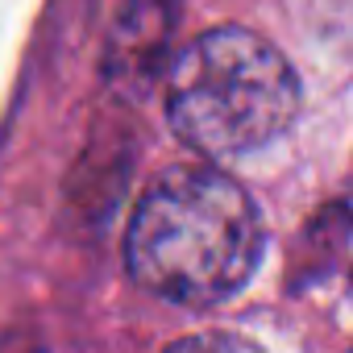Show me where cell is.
Returning a JSON list of instances; mask_svg holds the SVG:
<instances>
[{"instance_id": "1", "label": "cell", "mask_w": 353, "mask_h": 353, "mask_svg": "<svg viewBox=\"0 0 353 353\" xmlns=\"http://www.w3.org/2000/svg\"><path fill=\"white\" fill-rule=\"evenodd\" d=\"M262 254V221L237 179L170 166L145 188L125 233L129 274L158 299L208 307L241 291Z\"/></svg>"}, {"instance_id": "2", "label": "cell", "mask_w": 353, "mask_h": 353, "mask_svg": "<svg viewBox=\"0 0 353 353\" xmlns=\"http://www.w3.org/2000/svg\"><path fill=\"white\" fill-rule=\"evenodd\" d=\"M295 112V71L266 38L250 30H208L170 67L166 121L200 154L229 158L258 150L287 133Z\"/></svg>"}, {"instance_id": "3", "label": "cell", "mask_w": 353, "mask_h": 353, "mask_svg": "<svg viewBox=\"0 0 353 353\" xmlns=\"http://www.w3.org/2000/svg\"><path fill=\"white\" fill-rule=\"evenodd\" d=\"M170 30H174V0H125L108 42V71L117 79L145 83L166 50Z\"/></svg>"}, {"instance_id": "4", "label": "cell", "mask_w": 353, "mask_h": 353, "mask_svg": "<svg viewBox=\"0 0 353 353\" xmlns=\"http://www.w3.org/2000/svg\"><path fill=\"white\" fill-rule=\"evenodd\" d=\"M166 353H266V349H258L254 341L233 336V332H200V336H183Z\"/></svg>"}]
</instances>
